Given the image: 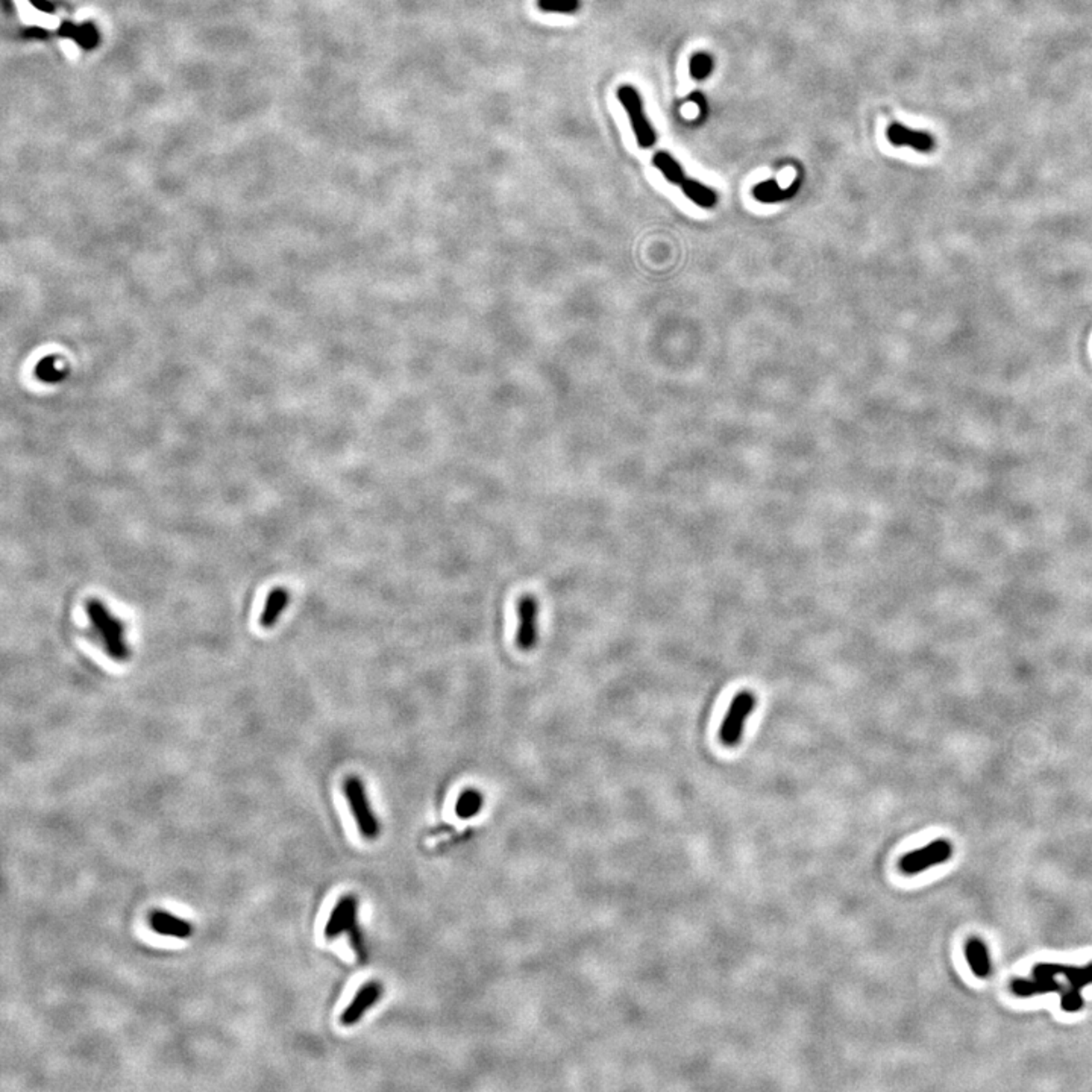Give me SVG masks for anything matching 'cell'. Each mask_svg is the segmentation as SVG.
<instances>
[{"mask_svg":"<svg viewBox=\"0 0 1092 1092\" xmlns=\"http://www.w3.org/2000/svg\"><path fill=\"white\" fill-rule=\"evenodd\" d=\"M86 610L96 633L104 642L108 656L116 662H126L130 659V647L125 641V624L121 619L116 617L99 599H88Z\"/></svg>","mask_w":1092,"mask_h":1092,"instance_id":"cell-1","label":"cell"},{"mask_svg":"<svg viewBox=\"0 0 1092 1092\" xmlns=\"http://www.w3.org/2000/svg\"><path fill=\"white\" fill-rule=\"evenodd\" d=\"M757 698L751 691H742L733 698L728 707L726 718L720 728L721 744L727 748H735L740 744L745 724L750 715L755 711Z\"/></svg>","mask_w":1092,"mask_h":1092,"instance_id":"cell-2","label":"cell"},{"mask_svg":"<svg viewBox=\"0 0 1092 1092\" xmlns=\"http://www.w3.org/2000/svg\"><path fill=\"white\" fill-rule=\"evenodd\" d=\"M343 790H345L347 804H349V809H351L352 816L356 819L360 833L363 834L366 839L378 838L380 824L373 815L372 807L369 804V798H367V792H366L363 781L360 780L356 775H351L343 783Z\"/></svg>","mask_w":1092,"mask_h":1092,"instance_id":"cell-3","label":"cell"},{"mask_svg":"<svg viewBox=\"0 0 1092 1092\" xmlns=\"http://www.w3.org/2000/svg\"><path fill=\"white\" fill-rule=\"evenodd\" d=\"M953 856V845L945 839L930 842L922 849L908 853L900 860V869L906 876H915L928 868L945 863Z\"/></svg>","mask_w":1092,"mask_h":1092,"instance_id":"cell-4","label":"cell"},{"mask_svg":"<svg viewBox=\"0 0 1092 1092\" xmlns=\"http://www.w3.org/2000/svg\"><path fill=\"white\" fill-rule=\"evenodd\" d=\"M518 632L516 647L522 652L534 650L539 641V601L534 595L525 593L518 601Z\"/></svg>","mask_w":1092,"mask_h":1092,"instance_id":"cell-5","label":"cell"},{"mask_svg":"<svg viewBox=\"0 0 1092 1092\" xmlns=\"http://www.w3.org/2000/svg\"><path fill=\"white\" fill-rule=\"evenodd\" d=\"M617 99L624 105L625 111L630 117V123L633 126L639 146L645 149L651 148L656 143V134L651 128L650 121L645 117L641 96L636 91V88L632 86H622L617 90Z\"/></svg>","mask_w":1092,"mask_h":1092,"instance_id":"cell-6","label":"cell"},{"mask_svg":"<svg viewBox=\"0 0 1092 1092\" xmlns=\"http://www.w3.org/2000/svg\"><path fill=\"white\" fill-rule=\"evenodd\" d=\"M382 996V986L380 981H367L362 988L357 991L356 997L347 1005V1009L340 1015V1023L347 1027L356 1026L364 1014L369 1012V1009L375 1003L380 1001Z\"/></svg>","mask_w":1092,"mask_h":1092,"instance_id":"cell-7","label":"cell"},{"mask_svg":"<svg viewBox=\"0 0 1092 1092\" xmlns=\"http://www.w3.org/2000/svg\"><path fill=\"white\" fill-rule=\"evenodd\" d=\"M357 910H358V902L354 895H345L338 900L337 904L331 912L330 918L323 928V935L327 939H336L342 933L349 932L351 928L357 926Z\"/></svg>","mask_w":1092,"mask_h":1092,"instance_id":"cell-8","label":"cell"},{"mask_svg":"<svg viewBox=\"0 0 1092 1092\" xmlns=\"http://www.w3.org/2000/svg\"><path fill=\"white\" fill-rule=\"evenodd\" d=\"M1055 976H1064L1070 981L1071 988L1082 991L1085 986L1092 983V963L1084 968L1066 967L1059 963H1038L1033 968V977L1036 979H1047Z\"/></svg>","mask_w":1092,"mask_h":1092,"instance_id":"cell-9","label":"cell"},{"mask_svg":"<svg viewBox=\"0 0 1092 1092\" xmlns=\"http://www.w3.org/2000/svg\"><path fill=\"white\" fill-rule=\"evenodd\" d=\"M150 928L161 937L187 939L193 933V927L187 919L180 918L165 910H154L149 917Z\"/></svg>","mask_w":1092,"mask_h":1092,"instance_id":"cell-10","label":"cell"},{"mask_svg":"<svg viewBox=\"0 0 1092 1092\" xmlns=\"http://www.w3.org/2000/svg\"><path fill=\"white\" fill-rule=\"evenodd\" d=\"M888 139L895 146H909L918 152H930L935 148V140L930 134L922 130H909L898 123H893L889 126Z\"/></svg>","mask_w":1092,"mask_h":1092,"instance_id":"cell-11","label":"cell"},{"mask_svg":"<svg viewBox=\"0 0 1092 1092\" xmlns=\"http://www.w3.org/2000/svg\"><path fill=\"white\" fill-rule=\"evenodd\" d=\"M288 603H290V592L286 588H275V589L270 590L268 599L264 603V608L261 612V627L266 628V630L273 628L278 624L281 615L286 612Z\"/></svg>","mask_w":1092,"mask_h":1092,"instance_id":"cell-12","label":"cell"},{"mask_svg":"<svg viewBox=\"0 0 1092 1092\" xmlns=\"http://www.w3.org/2000/svg\"><path fill=\"white\" fill-rule=\"evenodd\" d=\"M965 956L970 965L971 971L976 977L979 979H986L991 974V957H989L988 948L985 942L979 937H971L965 947Z\"/></svg>","mask_w":1092,"mask_h":1092,"instance_id":"cell-13","label":"cell"},{"mask_svg":"<svg viewBox=\"0 0 1092 1092\" xmlns=\"http://www.w3.org/2000/svg\"><path fill=\"white\" fill-rule=\"evenodd\" d=\"M1011 989H1012L1015 996L1027 998L1038 996V994L1060 992L1062 986L1059 985L1056 980H1053V977H1047V979H1036L1035 977V980H1014L1012 985H1011Z\"/></svg>","mask_w":1092,"mask_h":1092,"instance_id":"cell-14","label":"cell"},{"mask_svg":"<svg viewBox=\"0 0 1092 1092\" xmlns=\"http://www.w3.org/2000/svg\"><path fill=\"white\" fill-rule=\"evenodd\" d=\"M798 187H799V180L794 182L786 190L780 189L777 185V182L771 180V181L760 182L759 185H755L753 193H755V199L766 202V204H772V202H781V200L792 198L797 193Z\"/></svg>","mask_w":1092,"mask_h":1092,"instance_id":"cell-15","label":"cell"},{"mask_svg":"<svg viewBox=\"0 0 1092 1092\" xmlns=\"http://www.w3.org/2000/svg\"><path fill=\"white\" fill-rule=\"evenodd\" d=\"M485 798L483 794L477 789H466L465 792L460 794L459 799L455 803V815L461 819H469L480 814L483 809Z\"/></svg>","mask_w":1092,"mask_h":1092,"instance_id":"cell-16","label":"cell"},{"mask_svg":"<svg viewBox=\"0 0 1092 1092\" xmlns=\"http://www.w3.org/2000/svg\"><path fill=\"white\" fill-rule=\"evenodd\" d=\"M681 189L689 199L694 200L695 204L704 209H711L716 204V193L698 181L685 180L681 182Z\"/></svg>","mask_w":1092,"mask_h":1092,"instance_id":"cell-17","label":"cell"},{"mask_svg":"<svg viewBox=\"0 0 1092 1092\" xmlns=\"http://www.w3.org/2000/svg\"><path fill=\"white\" fill-rule=\"evenodd\" d=\"M652 163L663 174L667 181L676 184V185H681V182L685 181V172H683L681 165H678L676 160L667 152L656 154Z\"/></svg>","mask_w":1092,"mask_h":1092,"instance_id":"cell-18","label":"cell"},{"mask_svg":"<svg viewBox=\"0 0 1092 1092\" xmlns=\"http://www.w3.org/2000/svg\"><path fill=\"white\" fill-rule=\"evenodd\" d=\"M580 7V0H538V8L544 12L575 14Z\"/></svg>","mask_w":1092,"mask_h":1092,"instance_id":"cell-19","label":"cell"},{"mask_svg":"<svg viewBox=\"0 0 1092 1092\" xmlns=\"http://www.w3.org/2000/svg\"><path fill=\"white\" fill-rule=\"evenodd\" d=\"M713 61L707 53H696L691 58V75L695 79L707 78L711 75Z\"/></svg>","mask_w":1092,"mask_h":1092,"instance_id":"cell-20","label":"cell"},{"mask_svg":"<svg viewBox=\"0 0 1092 1092\" xmlns=\"http://www.w3.org/2000/svg\"><path fill=\"white\" fill-rule=\"evenodd\" d=\"M1060 1006H1062V1011H1065L1068 1014H1075L1077 1011H1080L1082 1006H1084L1080 991L1075 988L1066 991L1065 994L1062 996V1000H1060Z\"/></svg>","mask_w":1092,"mask_h":1092,"instance_id":"cell-21","label":"cell"}]
</instances>
